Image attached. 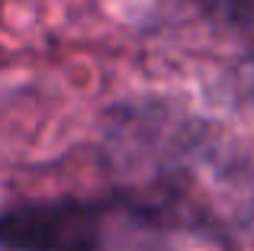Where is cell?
Returning a JSON list of instances; mask_svg holds the SVG:
<instances>
[{
  "mask_svg": "<svg viewBox=\"0 0 254 251\" xmlns=\"http://www.w3.org/2000/svg\"><path fill=\"white\" fill-rule=\"evenodd\" d=\"M242 84H245V94L254 100V52H251L248 62H245V68H242Z\"/></svg>",
  "mask_w": 254,
  "mask_h": 251,
  "instance_id": "obj_2",
  "label": "cell"
},
{
  "mask_svg": "<svg viewBox=\"0 0 254 251\" xmlns=\"http://www.w3.org/2000/svg\"><path fill=\"white\" fill-rule=\"evenodd\" d=\"M6 226L13 242L36 251H174L171 222L132 200L52 203Z\"/></svg>",
  "mask_w": 254,
  "mask_h": 251,
  "instance_id": "obj_1",
  "label": "cell"
}]
</instances>
